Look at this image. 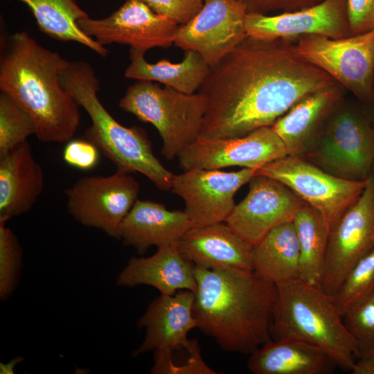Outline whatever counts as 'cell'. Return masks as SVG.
Segmentation results:
<instances>
[{
	"label": "cell",
	"instance_id": "obj_40",
	"mask_svg": "<svg viewBox=\"0 0 374 374\" xmlns=\"http://www.w3.org/2000/svg\"><path fill=\"white\" fill-rule=\"evenodd\" d=\"M373 175H374V163L373 165V167H372V172Z\"/></svg>",
	"mask_w": 374,
	"mask_h": 374
},
{
	"label": "cell",
	"instance_id": "obj_22",
	"mask_svg": "<svg viewBox=\"0 0 374 374\" xmlns=\"http://www.w3.org/2000/svg\"><path fill=\"white\" fill-rule=\"evenodd\" d=\"M44 185L43 170L28 141L0 156V222L31 210Z\"/></svg>",
	"mask_w": 374,
	"mask_h": 374
},
{
	"label": "cell",
	"instance_id": "obj_13",
	"mask_svg": "<svg viewBox=\"0 0 374 374\" xmlns=\"http://www.w3.org/2000/svg\"><path fill=\"white\" fill-rule=\"evenodd\" d=\"M78 24L86 35L103 46L126 44L145 52L152 48L171 46L179 27L142 0H126L107 17L91 19L88 16Z\"/></svg>",
	"mask_w": 374,
	"mask_h": 374
},
{
	"label": "cell",
	"instance_id": "obj_36",
	"mask_svg": "<svg viewBox=\"0 0 374 374\" xmlns=\"http://www.w3.org/2000/svg\"><path fill=\"white\" fill-rule=\"evenodd\" d=\"M247 13L264 14L276 10L295 11L320 3L323 0H238Z\"/></svg>",
	"mask_w": 374,
	"mask_h": 374
},
{
	"label": "cell",
	"instance_id": "obj_21",
	"mask_svg": "<svg viewBox=\"0 0 374 374\" xmlns=\"http://www.w3.org/2000/svg\"><path fill=\"white\" fill-rule=\"evenodd\" d=\"M193 226L184 211H170L161 203L138 199L121 226L118 240L143 254L152 246L177 244Z\"/></svg>",
	"mask_w": 374,
	"mask_h": 374
},
{
	"label": "cell",
	"instance_id": "obj_23",
	"mask_svg": "<svg viewBox=\"0 0 374 374\" xmlns=\"http://www.w3.org/2000/svg\"><path fill=\"white\" fill-rule=\"evenodd\" d=\"M193 267L182 256L177 244L168 245L157 248L151 256L131 258L118 274L116 284L128 287L149 285L163 295L183 290L195 292Z\"/></svg>",
	"mask_w": 374,
	"mask_h": 374
},
{
	"label": "cell",
	"instance_id": "obj_26",
	"mask_svg": "<svg viewBox=\"0 0 374 374\" xmlns=\"http://www.w3.org/2000/svg\"><path fill=\"white\" fill-rule=\"evenodd\" d=\"M145 53L130 48V62L124 73L125 78L159 82L179 91L194 93L198 91L210 70L209 64L193 51H186L182 61L177 63L166 59L150 63L145 60Z\"/></svg>",
	"mask_w": 374,
	"mask_h": 374
},
{
	"label": "cell",
	"instance_id": "obj_28",
	"mask_svg": "<svg viewBox=\"0 0 374 374\" xmlns=\"http://www.w3.org/2000/svg\"><path fill=\"white\" fill-rule=\"evenodd\" d=\"M300 249V279L320 287L330 234L322 214L305 204L292 220Z\"/></svg>",
	"mask_w": 374,
	"mask_h": 374
},
{
	"label": "cell",
	"instance_id": "obj_24",
	"mask_svg": "<svg viewBox=\"0 0 374 374\" xmlns=\"http://www.w3.org/2000/svg\"><path fill=\"white\" fill-rule=\"evenodd\" d=\"M323 350L297 339H271L250 355L254 374H331L337 368Z\"/></svg>",
	"mask_w": 374,
	"mask_h": 374
},
{
	"label": "cell",
	"instance_id": "obj_16",
	"mask_svg": "<svg viewBox=\"0 0 374 374\" xmlns=\"http://www.w3.org/2000/svg\"><path fill=\"white\" fill-rule=\"evenodd\" d=\"M306 203L283 183L255 174L244 199L235 204L225 221L228 226L252 247L274 228L292 221Z\"/></svg>",
	"mask_w": 374,
	"mask_h": 374
},
{
	"label": "cell",
	"instance_id": "obj_12",
	"mask_svg": "<svg viewBox=\"0 0 374 374\" xmlns=\"http://www.w3.org/2000/svg\"><path fill=\"white\" fill-rule=\"evenodd\" d=\"M287 155L284 143L271 126L242 136L196 141L186 147L177 158L183 171L233 166L257 170Z\"/></svg>",
	"mask_w": 374,
	"mask_h": 374
},
{
	"label": "cell",
	"instance_id": "obj_33",
	"mask_svg": "<svg viewBox=\"0 0 374 374\" xmlns=\"http://www.w3.org/2000/svg\"><path fill=\"white\" fill-rule=\"evenodd\" d=\"M155 12L177 24L190 21L202 8L205 0H142Z\"/></svg>",
	"mask_w": 374,
	"mask_h": 374
},
{
	"label": "cell",
	"instance_id": "obj_38",
	"mask_svg": "<svg viewBox=\"0 0 374 374\" xmlns=\"http://www.w3.org/2000/svg\"><path fill=\"white\" fill-rule=\"evenodd\" d=\"M364 105L366 108V110L371 120V122L374 127V96L372 100L368 103Z\"/></svg>",
	"mask_w": 374,
	"mask_h": 374
},
{
	"label": "cell",
	"instance_id": "obj_19",
	"mask_svg": "<svg viewBox=\"0 0 374 374\" xmlns=\"http://www.w3.org/2000/svg\"><path fill=\"white\" fill-rule=\"evenodd\" d=\"M182 256L205 269L253 270V247L225 222L191 227L177 243Z\"/></svg>",
	"mask_w": 374,
	"mask_h": 374
},
{
	"label": "cell",
	"instance_id": "obj_32",
	"mask_svg": "<svg viewBox=\"0 0 374 374\" xmlns=\"http://www.w3.org/2000/svg\"><path fill=\"white\" fill-rule=\"evenodd\" d=\"M343 321L356 341L357 358L374 353V292L348 311Z\"/></svg>",
	"mask_w": 374,
	"mask_h": 374
},
{
	"label": "cell",
	"instance_id": "obj_39",
	"mask_svg": "<svg viewBox=\"0 0 374 374\" xmlns=\"http://www.w3.org/2000/svg\"><path fill=\"white\" fill-rule=\"evenodd\" d=\"M21 361V357H17L15 359H12L10 362L8 363L10 366H5L2 364H1V373H9V368H11L12 371H13V368L15 366L16 364L19 363ZM13 373V372H12Z\"/></svg>",
	"mask_w": 374,
	"mask_h": 374
},
{
	"label": "cell",
	"instance_id": "obj_30",
	"mask_svg": "<svg viewBox=\"0 0 374 374\" xmlns=\"http://www.w3.org/2000/svg\"><path fill=\"white\" fill-rule=\"evenodd\" d=\"M35 134L29 114L8 94L0 92V156Z\"/></svg>",
	"mask_w": 374,
	"mask_h": 374
},
{
	"label": "cell",
	"instance_id": "obj_18",
	"mask_svg": "<svg viewBox=\"0 0 374 374\" xmlns=\"http://www.w3.org/2000/svg\"><path fill=\"white\" fill-rule=\"evenodd\" d=\"M248 36L258 39H295L305 35L332 39L351 36L347 0H323L314 6L279 15L247 13Z\"/></svg>",
	"mask_w": 374,
	"mask_h": 374
},
{
	"label": "cell",
	"instance_id": "obj_35",
	"mask_svg": "<svg viewBox=\"0 0 374 374\" xmlns=\"http://www.w3.org/2000/svg\"><path fill=\"white\" fill-rule=\"evenodd\" d=\"M347 11L352 35L374 28V0H347Z\"/></svg>",
	"mask_w": 374,
	"mask_h": 374
},
{
	"label": "cell",
	"instance_id": "obj_7",
	"mask_svg": "<svg viewBox=\"0 0 374 374\" xmlns=\"http://www.w3.org/2000/svg\"><path fill=\"white\" fill-rule=\"evenodd\" d=\"M123 111L152 124L162 140L161 154L168 160L198 139L206 110L204 97L186 93L148 80H136L118 103Z\"/></svg>",
	"mask_w": 374,
	"mask_h": 374
},
{
	"label": "cell",
	"instance_id": "obj_9",
	"mask_svg": "<svg viewBox=\"0 0 374 374\" xmlns=\"http://www.w3.org/2000/svg\"><path fill=\"white\" fill-rule=\"evenodd\" d=\"M140 186L129 173L87 176L65 190L69 213L84 226L119 239L121 226L138 199Z\"/></svg>",
	"mask_w": 374,
	"mask_h": 374
},
{
	"label": "cell",
	"instance_id": "obj_5",
	"mask_svg": "<svg viewBox=\"0 0 374 374\" xmlns=\"http://www.w3.org/2000/svg\"><path fill=\"white\" fill-rule=\"evenodd\" d=\"M276 286L271 339L308 341L326 352L339 368L350 371L357 357V344L333 297L301 279Z\"/></svg>",
	"mask_w": 374,
	"mask_h": 374
},
{
	"label": "cell",
	"instance_id": "obj_1",
	"mask_svg": "<svg viewBox=\"0 0 374 374\" xmlns=\"http://www.w3.org/2000/svg\"><path fill=\"white\" fill-rule=\"evenodd\" d=\"M336 83L299 54L295 39L247 36L210 66L197 91L206 110L197 141L271 127L304 96Z\"/></svg>",
	"mask_w": 374,
	"mask_h": 374
},
{
	"label": "cell",
	"instance_id": "obj_29",
	"mask_svg": "<svg viewBox=\"0 0 374 374\" xmlns=\"http://www.w3.org/2000/svg\"><path fill=\"white\" fill-rule=\"evenodd\" d=\"M374 292V246L349 270L332 296L342 317Z\"/></svg>",
	"mask_w": 374,
	"mask_h": 374
},
{
	"label": "cell",
	"instance_id": "obj_31",
	"mask_svg": "<svg viewBox=\"0 0 374 374\" xmlns=\"http://www.w3.org/2000/svg\"><path fill=\"white\" fill-rule=\"evenodd\" d=\"M22 267V249L6 223L0 222V299L7 300L19 283Z\"/></svg>",
	"mask_w": 374,
	"mask_h": 374
},
{
	"label": "cell",
	"instance_id": "obj_15",
	"mask_svg": "<svg viewBox=\"0 0 374 374\" xmlns=\"http://www.w3.org/2000/svg\"><path fill=\"white\" fill-rule=\"evenodd\" d=\"M246 7L238 0H205L201 10L179 26L174 44L198 53L213 66L248 35Z\"/></svg>",
	"mask_w": 374,
	"mask_h": 374
},
{
	"label": "cell",
	"instance_id": "obj_8",
	"mask_svg": "<svg viewBox=\"0 0 374 374\" xmlns=\"http://www.w3.org/2000/svg\"><path fill=\"white\" fill-rule=\"evenodd\" d=\"M299 54L331 76L361 103L374 96V28L341 39L319 35L295 39Z\"/></svg>",
	"mask_w": 374,
	"mask_h": 374
},
{
	"label": "cell",
	"instance_id": "obj_37",
	"mask_svg": "<svg viewBox=\"0 0 374 374\" xmlns=\"http://www.w3.org/2000/svg\"><path fill=\"white\" fill-rule=\"evenodd\" d=\"M358 359L350 371L353 374H374V353Z\"/></svg>",
	"mask_w": 374,
	"mask_h": 374
},
{
	"label": "cell",
	"instance_id": "obj_4",
	"mask_svg": "<svg viewBox=\"0 0 374 374\" xmlns=\"http://www.w3.org/2000/svg\"><path fill=\"white\" fill-rule=\"evenodd\" d=\"M61 82L79 106L88 114L91 124L84 139L117 168L118 170L139 172L161 190L171 189L175 175L154 155L145 131L139 127L120 124L100 101L99 80L92 66L84 61H73L64 72Z\"/></svg>",
	"mask_w": 374,
	"mask_h": 374
},
{
	"label": "cell",
	"instance_id": "obj_34",
	"mask_svg": "<svg viewBox=\"0 0 374 374\" xmlns=\"http://www.w3.org/2000/svg\"><path fill=\"white\" fill-rule=\"evenodd\" d=\"M99 152L97 147L85 139H71L64 148L63 159L68 165L87 171L98 165Z\"/></svg>",
	"mask_w": 374,
	"mask_h": 374
},
{
	"label": "cell",
	"instance_id": "obj_11",
	"mask_svg": "<svg viewBox=\"0 0 374 374\" xmlns=\"http://www.w3.org/2000/svg\"><path fill=\"white\" fill-rule=\"evenodd\" d=\"M374 246V175L330 231L320 288L333 296L353 266Z\"/></svg>",
	"mask_w": 374,
	"mask_h": 374
},
{
	"label": "cell",
	"instance_id": "obj_20",
	"mask_svg": "<svg viewBox=\"0 0 374 374\" xmlns=\"http://www.w3.org/2000/svg\"><path fill=\"white\" fill-rule=\"evenodd\" d=\"M346 92L339 83L312 92L274 123L271 127L284 143L289 156L303 157Z\"/></svg>",
	"mask_w": 374,
	"mask_h": 374
},
{
	"label": "cell",
	"instance_id": "obj_10",
	"mask_svg": "<svg viewBox=\"0 0 374 374\" xmlns=\"http://www.w3.org/2000/svg\"><path fill=\"white\" fill-rule=\"evenodd\" d=\"M283 183L319 211L330 229L362 193L366 181L337 177L303 158L287 155L256 171Z\"/></svg>",
	"mask_w": 374,
	"mask_h": 374
},
{
	"label": "cell",
	"instance_id": "obj_27",
	"mask_svg": "<svg viewBox=\"0 0 374 374\" xmlns=\"http://www.w3.org/2000/svg\"><path fill=\"white\" fill-rule=\"evenodd\" d=\"M25 4L34 17L41 32L60 42L79 43L101 57L109 50L86 35L78 21L89 15L76 0H10Z\"/></svg>",
	"mask_w": 374,
	"mask_h": 374
},
{
	"label": "cell",
	"instance_id": "obj_14",
	"mask_svg": "<svg viewBox=\"0 0 374 374\" xmlns=\"http://www.w3.org/2000/svg\"><path fill=\"white\" fill-rule=\"evenodd\" d=\"M194 300L195 292L188 290L172 295L160 294L153 299L137 321L145 336L132 356L153 352V362L165 364L173 361L175 350L185 348L191 353L198 346L195 340L188 339V332L197 328Z\"/></svg>",
	"mask_w": 374,
	"mask_h": 374
},
{
	"label": "cell",
	"instance_id": "obj_3",
	"mask_svg": "<svg viewBox=\"0 0 374 374\" xmlns=\"http://www.w3.org/2000/svg\"><path fill=\"white\" fill-rule=\"evenodd\" d=\"M197 328L224 350L251 355L271 339L275 284L253 270L194 265Z\"/></svg>",
	"mask_w": 374,
	"mask_h": 374
},
{
	"label": "cell",
	"instance_id": "obj_25",
	"mask_svg": "<svg viewBox=\"0 0 374 374\" xmlns=\"http://www.w3.org/2000/svg\"><path fill=\"white\" fill-rule=\"evenodd\" d=\"M253 270L276 285L300 279V249L293 221L270 231L252 249Z\"/></svg>",
	"mask_w": 374,
	"mask_h": 374
},
{
	"label": "cell",
	"instance_id": "obj_6",
	"mask_svg": "<svg viewBox=\"0 0 374 374\" xmlns=\"http://www.w3.org/2000/svg\"><path fill=\"white\" fill-rule=\"evenodd\" d=\"M301 158L337 177L366 181L374 163V127L364 105L346 96Z\"/></svg>",
	"mask_w": 374,
	"mask_h": 374
},
{
	"label": "cell",
	"instance_id": "obj_17",
	"mask_svg": "<svg viewBox=\"0 0 374 374\" xmlns=\"http://www.w3.org/2000/svg\"><path fill=\"white\" fill-rule=\"evenodd\" d=\"M256 171L192 169L175 175L170 190L184 200L193 226L225 222L235 205V195Z\"/></svg>",
	"mask_w": 374,
	"mask_h": 374
},
{
	"label": "cell",
	"instance_id": "obj_2",
	"mask_svg": "<svg viewBox=\"0 0 374 374\" xmlns=\"http://www.w3.org/2000/svg\"><path fill=\"white\" fill-rule=\"evenodd\" d=\"M70 62L25 31L1 35L0 91L29 114L41 142L66 143L79 127V105L61 82Z\"/></svg>",
	"mask_w": 374,
	"mask_h": 374
}]
</instances>
